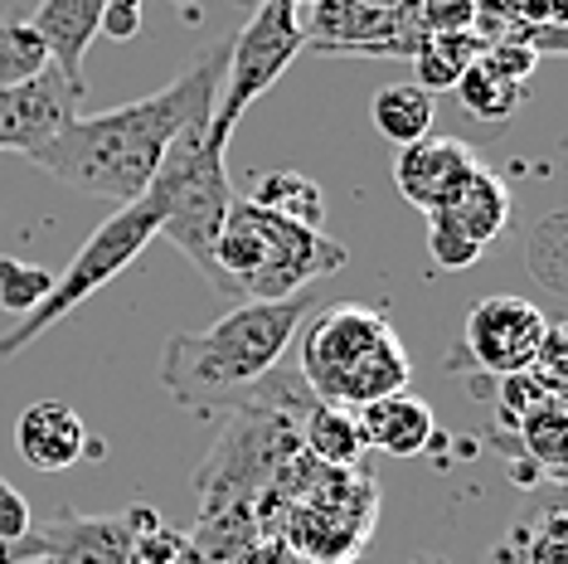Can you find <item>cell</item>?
Returning a JSON list of instances; mask_svg holds the SVG:
<instances>
[{
  "label": "cell",
  "instance_id": "6da1fadb",
  "mask_svg": "<svg viewBox=\"0 0 568 564\" xmlns=\"http://www.w3.org/2000/svg\"><path fill=\"white\" fill-rule=\"evenodd\" d=\"M224 59H229V44L200 54L161 93L108 108L98 118H83L79 112L30 161L54 175V181L83 190V195H98L112 204L141 200L151 175H156V165L171 151V141L185 127H210L214 93H219V79H224Z\"/></svg>",
  "mask_w": 568,
  "mask_h": 564
},
{
  "label": "cell",
  "instance_id": "7a4b0ae2",
  "mask_svg": "<svg viewBox=\"0 0 568 564\" xmlns=\"http://www.w3.org/2000/svg\"><path fill=\"white\" fill-rule=\"evenodd\" d=\"M316 306V292L306 288L277 302H239L210 331H175L161 351V390L180 409L229 414L257 380L273 375Z\"/></svg>",
  "mask_w": 568,
  "mask_h": 564
},
{
  "label": "cell",
  "instance_id": "3957f363",
  "mask_svg": "<svg viewBox=\"0 0 568 564\" xmlns=\"http://www.w3.org/2000/svg\"><path fill=\"white\" fill-rule=\"evenodd\" d=\"M345 263V243L321 229L267 214L253 200H234L214 239V292L239 302H277L306 292L316 278L341 273Z\"/></svg>",
  "mask_w": 568,
  "mask_h": 564
},
{
  "label": "cell",
  "instance_id": "277c9868",
  "mask_svg": "<svg viewBox=\"0 0 568 564\" xmlns=\"http://www.w3.org/2000/svg\"><path fill=\"white\" fill-rule=\"evenodd\" d=\"M296 375L321 404L359 409L394 390H408L413 355L379 306L335 302L316 306L302 322V370Z\"/></svg>",
  "mask_w": 568,
  "mask_h": 564
},
{
  "label": "cell",
  "instance_id": "5b68a950",
  "mask_svg": "<svg viewBox=\"0 0 568 564\" xmlns=\"http://www.w3.org/2000/svg\"><path fill=\"white\" fill-rule=\"evenodd\" d=\"M224 157L229 147L210 141V127H185L146 185V200L156 204L161 220L156 234L171 239L210 288H214V239L224 229L229 204L239 200Z\"/></svg>",
  "mask_w": 568,
  "mask_h": 564
},
{
  "label": "cell",
  "instance_id": "8992f818",
  "mask_svg": "<svg viewBox=\"0 0 568 564\" xmlns=\"http://www.w3.org/2000/svg\"><path fill=\"white\" fill-rule=\"evenodd\" d=\"M156 224H161L156 220V204H151L146 195L132 200V204H118V210H112L108 220L93 229V239L73 253V263L63 268L54 282H49L44 298L34 302L30 312H24L20 322L6 331V336H0V361H10V355H20L24 345H34L49 326H59L79 302H88L93 292L108 288L118 273H126V268L146 253V243L156 239Z\"/></svg>",
  "mask_w": 568,
  "mask_h": 564
},
{
  "label": "cell",
  "instance_id": "52a82bcc",
  "mask_svg": "<svg viewBox=\"0 0 568 564\" xmlns=\"http://www.w3.org/2000/svg\"><path fill=\"white\" fill-rule=\"evenodd\" d=\"M296 54H302V20H296V6H287V0H263V6H253L248 24L229 40L224 79H219L214 112H210V141L229 147L243 112L292 69Z\"/></svg>",
  "mask_w": 568,
  "mask_h": 564
},
{
  "label": "cell",
  "instance_id": "ba28073f",
  "mask_svg": "<svg viewBox=\"0 0 568 564\" xmlns=\"http://www.w3.org/2000/svg\"><path fill=\"white\" fill-rule=\"evenodd\" d=\"M302 54H355V59H413L423 49V24L408 6H369V0H312L296 6Z\"/></svg>",
  "mask_w": 568,
  "mask_h": 564
},
{
  "label": "cell",
  "instance_id": "9c48e42d",
  "mask_svg": "<svg viewBox=\"0 0 568 564\" xmlns=\"http://www.w3.org/2000/svg\"><path fill=\"white\" fill-rule=\"evenodd\" d=\"M549 322L554 316L545 306L515 298V292L481 298L467 312L457 351L447 355V375H467L471 370L476 380H500V375H515V370H529Z\"/></svg>",
  "mask_w": 568,
  "mask_h": 564
},
{
  "label": "cell",
  "instance_id": "30bf717a",
  "mask_svg": "<svg viewBox=\"0 0 568 564\" xmlns=\"http://www.w3.org/2000/svg\"><path fill=\"white\" fill-rule=\"evenodd\" d=\"M151 525H161L156 506H132L118 516H83L73 506H59L40 531V555L30 564H132L136 535Z\"/></svg>",
  "mask_w": 568,
  "mask_h": 564
},
{
  "label": "cell",
  "instance_id": "8fae6325",
  "mask_svg": "<svg viewBox=\"0 0 568 564\" xmlns=\"http://www.w3.org/2000/svg\"><path fill=\"white\" fill-rule=\"evenodd\" d=\"M83 108V93L63 83L54 69L34 73L30 83L0 88V151L16 157H34L59 127H69Z\"/></svg>",
  "mask_w": 568,
  "mask_h": 564
},
{
  "label": "cell",
  "instance_id": "7c38bea8",
  "mask_svg": "<svg viewBox=\"0 0 568 564\" xmlns=\"http://www.w3.org/2000/svg\"><path fill=\"white\" fill-rule=\"evenodd\" d=\"M476 151L457 137H418L408 147H398V161H394V185L408 204H418L423 214L443 210V204L457 195L462 185L471 181L476 171Z\"/></svg>",
  "mask_w": 568,
  "mask_h": 564
},
{
  "label": "cell",
  "instance_id": "4fadbf2b",
  "mask_svg": "<svg viewBox=\"0 0 568 564\" xmlns=\"http://www.w3.org/2000/svg\"><path fill=\"white\" fill-rule=\"evenodd\" d=\"M88 429L79 419V409L63 404V400H40L30 404L16 419V453L30 463L34 472H69L88 457Z\"/></svg>",
  "mask_w": 568,
  "mask_h": 564
},
{
  "label": "cell",
  "instance_id": "5bb4252c",
  "mask_svg": "<svg viewBox=\"0 0 568 564\" xmlns=\"http://www.w3.org/2000/svg\"><path fill=\"white\" fill-rule=\"evenodd\" d=\"M34 34L49 49V69L59 73L63 83H73L79 93H88L83 79V59L98 40V24H102V0H40L34 6Z\"/></svg>",
  "mask_w": 568,
  "mask_h": 564
},
{
  "label": "cell",
  "instance_id": "9a60e30c",
  "mask_svg": "<svg viewBox=\"0 0 568 564\" xmlns=\"http://www.w3.org/2000/svg\"><path fill=\"white\" fill-rule=\"evenodd\" d=\"M355 419H359V433H365V447H379L389 457H418L437 439L433 404L418 400L413 390H394L384 400L359 404Z\"/></svg>",
  "mask_w": 568,
  "mask_h": 564
},
{
  "label": "cell",
  "instance_id": "2e32d148",
  "mask_svg": "<svg viewBox=\"0 0 568 564\" xmlns=\"http://www.w3.org/2000/svg\"><path fill=\"white\" fill-rule=\"evenodd\" d=\"M510 210H515L510 185L500 181L496 171L476 165L471 181L462 185L457 195L443 204V210H433L428 224H443V229H452V234H462L467 243H476V249H486V243H496L500 234H506Z\"/></svg>",
  "mask_w": 568,
  "mask_h": 564
},
{
  "label": "cell",
  "instance_id": "e0dca14e",
  "mask_svg": "<svg viewBox=\"0 0 568 564\" xmlns=\"http://www.w3.org/2000/svg\"><path fill=\"white\" fill-rule=\"evenodd\" d=\"M302 447L326 467H355L365 457V433H359L355 409L316 400L302 419Z\"/></svg>",
  "mask_w": 568,
  "mask_h": 564
},
{
  "label": "cell",
  "instance_id": "ac0fdd59",
  "mask_svg": "<svg viewBox=\"0 0 568 564\" xmlns=\"http://www.w3.org/2000/svg\"><path fill=\"white\" fill-rule=\"evenodd\" d=\"M369 122L379 127L384 141L408 147L418 137H433V93L418 83H384L369 98Z\"/></svg>",
  "mask_w": 568,
  "mask_h": 564
},
{
  "label": "cell",
  "instance_id": "d6986e66",
  "mask_svg": "<svg viewBox=\"0 0 568 564\" xmlns=\"http://www.w3.org/2000/svg\"><path fill=\"white\" fill-rule=\"evenodd\" d=\"M486 49V40L476 30H452V34H428L423 49L413 54V73H418V88L428 93H452L457 79L476 63V54Z\"/></svg>",
  "mask_w": 568,
  "mask_h": 564
},
{
  "label": "cell",
  "instance_id": "ffe728a7",
  "mask_svg": "<svg viewBox=\"0 0 568 564\" xmlns=\"http://www.w3.org/2000/svg\"><path fill=\"white\" fill-rule=\"evenodd\" d=\"M253 204L257 210H267V214H282V220H292V224H306V229L326 224V190H321L312 175H302V171L257 175Z\"/></svg>",
  "mask_w": 568,
  "mask_h": 564
},
{
  "label": "cell",
  "instance_id": "44dd1931",
  "mask_svg": "<svg viewBox=\"0 0 568 564\" xmlns=\"http://www.w3.org/2000/svg\"><path fill=\"white\" fill-rule=\"evenodd\" d=\"M452 93H457L462 108H467L476 122H486V127H506V122H515V112L525 108V83H515V79H506V73L486 69L481 59L462 73Z\"/></svg>",
  "mask_w": 568,
  "mask_h": 564
},
{
  "label": "cell",
  "instance_id": "7402d4cb",
  "mask_svg": "<svg viewBox=\"0 0 568 564\" xmlns=\"http://www.w3.org/2000/svg\"><path fill=\"white\" fill-rule=\"evenodd\" d=\"M525 268L535 273V282L549 292V302H564V282H568V220L564 210H549L545 220L529 229L525 239Z\"/></svg>",
  "mask_w": 568,
  "mask_h": 564
},
{
  "label": "cell",
  "instance_id": "603a6c76",
  "mask_svg": "<svg viewBox=\"0 0 568 564\" xmlns=\"http://www.w3.org/2000/svg\"><path fill=\"white\" fill-rule=\"evenodd\" d=\"M49 69V49L24 16H0V88L30 83Z\"/></svg>",
  "mask_w": 568,
  "mask_h": 564
},
{
  "label": "cell",
  "instance_id": "cb8c5ba5",
  "mask_svg": "<svg viewBox=\"0 0 568 564\" xmlns=\"http://www.w3.org/2000/svg\"><path fill=\"white\" fill-rule=\"evenodd\" d=\"M49 282H54L49 268H34V263H20V259L0 253V312L24 316L49 292Z\"/></svg>",
  "mask_w": 568,
  "mask_h": 564
},
{
  "label": "cell",
  "instance_id": "d4e9b609",
  "mask_svg": "<svg viewBox=\"0 0 568 564\" xmlns=\"http://www.w3.org/2000/svg\"><path fill=\"white\" fill-rule=\"evenodd\" d=\"M423 34H452V30H471L476 24V0H413Z\"/></svg>",
  "mask_w": 568,
  "mask_h": 564
},
{
  "label": "cell",
  "instance_id": "484cf974",
  "mask_svg": "<svg viewBox=\"0 0 568 564\" xmlns=\"http://www.w3.org/2000/svg\"><path fill=\"white\" fill-rule=\"evenodd\" d=\"M428 253H433L437 268H452V273H462V268H471L486 249H476V243H467L462 234H452V229H443V224H428Z\"/></svg>",
  "mask_w": 568,
  "mask_h": 564
},
{
  "label": "cell",
  "instance_id": "4316f807",
  "mask_svg": "<svg viewBox=\"0 0 568 564\" xmlns=\"http://www.w3.org/2000/svg\"><path fill=\"white\" fill-rule=\"evenodd\" d=\"M30 531H34V516H30L24 492H16V486L0 477V541H24Z\"/></svg>",
  "mask_w": 568,
  "mask_h": 564
},
{
  "label": "cell",
  "instance_id": "83f0119b",
  "mask_svg": "<svg viewBox=\"0 0 568 564\" xmlns=\"http://www.w3.org/2000/svg\"><path fill=\"white\" fill-rule=\"evenodd\" d=\"M141 6H146V0H102V24L98 30L108 34V40H118V44L136 40L141 34Z\"/></svg>",
  "mask_w": 568,
  "mask_h": 564
},
{
  "label": "cell",
  "instance_id": "f1b7e54d",
  "mask_svg": "<svg viewBox=\"0 0 568 564\" xmlns=\"http://www.w3.org/2000/svg\"><path fill=\"white\" fill-rule=\"evenodd\" d=\"M40 555V531H30L24 541H0V564H30Z\"/></svg>",
  "mask_w": 568,
  "mask_h": 564
},
{
  "label": "cell",
  "instance_id": "f546056e",
  "mask_svg": "<svg viewBox=\"0 0 568 564\" xmlns=\"http://www.w3.org/2000/svg\"><path fill=\"white\" fill-rule=\"evenodd\" d=\"M239 10H253V6H263V0H234ZM287 6H312V0H287Z\"/></svg>",
  "mask_w": 568,
  "mask_h": 564
},
{
  "label": "cell",
  "instance_id": "4dcf8cb0",
  "mask_svg": "<svg viewBox=\"0 0 568 564\" xmlns=\"http://www.w3.org/2000/svg\"><path fill=\"white\" fill-rule=\"evenodd\" d=\"M369 6H408V0H369Z\"/></svg>",
  "mask_w": 568,
  "mask_h": 564
},
{
  "label": "cell",
  "instance_id": "1f68e13d",
  "mask_svg": "<svg viewBox=\"0 0 568 564\" xmlns=\"http://www.w3.org/2000/svg\"><path fill=\"white\" fill-rule=\"evenodd\" d=\"M413 564H433V560H413Z\"/></svg>",
  "mask_w": 568,
  "mask_h": 564
}]
</instances>
